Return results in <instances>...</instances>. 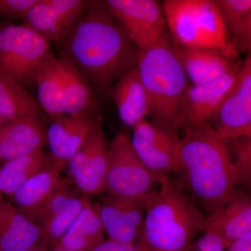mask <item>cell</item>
Returning <instances> with one entry per match:
<instances>
[{
	"label": "cell",
	"mask_w": 251,
	"mask_h": 251,
	"mask_svg": "<svg viewBox=\"0 0 251 251\" xmlns=\"http://www.w3.org/2000/svg\"><path fill=\"white\" fill-rule=\"evenodd\" d=\"M57 46L58 57L70 63L96 93L103 95H110L117 80L135 67L139 50L118 21L96 1Z\"/></svg>",
	"instance_id": "1"
},
{
	"label": "cell",
	"mask_w": 251,
	"mask_h": 251,
	"mask_svg": "<svg viewBox=\"0 0 251 251\" xmlns=\"http://www.w3.org/2000/svg\"><path fill=\"white\" fill-rule=\"evenodd\" d=\"M184 132L169 178L209 216L236 189L228 151L210 125Z\"/></svg>",
	"instance_id": "2"
},
{
	"label": "cell",
	"mask_w": 251,
	"mask_h": 251,
	"mask_svg": "<svg viewBox=\"0 0 251 251\" xmlns=\"http://www.w3.org/2000/svg\"><path fill=\"white\" fill-rule=\"evenodd\" d=\"M158 186L145 202L140 242L152 251H186L203 232L205 215L169 177Z\"/></svg>",
	"instance_id": "3"
},
{
	"label": "cell",
	"mask_w": 251,
	"mask_h": 251,
	"mask_svg": "<svg viewBox=\"0 0 251 251\" xmlns=\"http://www.w3.org/2000/svg\"><path fill=\"white\" fill-rule=\"evenodd\" d=\"M135 67L150 99V120L178 131L181 103L190 82L169 33L154 45L139 50Z\"/></svg>",
	"instance_id": "4"
},
{
	"label": "cell",
	"mask_w": 251,
	"mask_h": 251,
	"mask_svg": "<svg viewBox=\"0 0 251 251\" xmlns=\"http://www.w3.org/2000/svg\"><path fill=\"white\" fill-rule=\"evenodd\" d=\"M161 4L175 46L216 50L237 58V50L214 0H165Z\"/></svg>",
	"instance_id": "5"
},
{
	"label": "cell",
	"mask_w": 251,
	"mask_h": 251,
	"mask_svg": "<svg viewBox=\"0 0 251 251\" xmlns=\"http://www.w3.org/2000/svg\"><path fill=\"white\" fill-rule=\"evenodd\" d=\"M52 54L50 43L25 25H0V72L25 90Z\"/></svg>",
	"instance_id": "6"
},
{
	"label": "cell",
	"mask_w": 251,
	"mask_h": 251,
	"mask_svg": "<svg viewBox=\"0 0 251 251\" xmlns=\"http://www.w3.org/2000/svg\"><path fill=\"white\" fill-rule=\"evenodd\" d=\"M158 183L135 154L129 135L117 133L109 143L105 191L113 197L145 204Z\"/></svg>",
	"instance_id": "7"
},
{
	"label": "cell",
	"mask_w": 251,
	"mask_h": 251,
	"mask_svg": "<svg viewBox=\"0 0 251 251\" xmlns=\"http://www.w3.org/2000/svg\"><path fill=\"white\" fill-rule=\"evenodd\" d=\"M100 4L139 50L154 45L168 32L161 3L156 0H105Z\"/></svg>",
	"instance_id": "8"
},
{
	"label": "cell",
	"mask_w": 251,
	"mask_h": 251,
	"mask_svg": "<svg viewBox=\"0 0 251 251\" xmlns=\"http://www.w3.org/2000/svg\"><path fill=\"white\" fill-rule=\"evenodd\" d=\"M132 129L130 143L142 163L158 181L169 177L181 139L178 131L148 119Z\"/></svg>",
	"instance_id": "9"
},
{
	"label": "cell",
	"mask_w": 251,
	"mask_h": 251,
	"mask_svg": "<svg viewBox=\"0 0 251 251\" xmlns=\"http://www.w3.org/2000/svg\"><path fill=\"white\" fill-rule=\"evenodd\" d=\"M223 140L251 137V58L248 56L237 80L209 124Z\"/></svg>",
	"instance_id": "10"
},
{
	"label": "cell",
	"mask_w": 251,
	"mask_h": 251,
	"mask_svg": "<svg viewBox=\"0 0 251 251\" xmlns=\"http://www.w3.org/2000/svg\"><path fill=\"white\" fill-rule=\"evenodd\" d=\"M108 145L100 122L68 161L65 168L69 177L84 194L96 196L105 191Z\"/></svg>",
	"instance_id": "11"
},
{
	"label": "cell",
	"mask_w": 251,
	"mask_h": 251,
	"mask_svg": "<svg viewBox=\"0 0 251 251\" xmlns=\"http://www.w3.org/2000/svg\"><path fill=\"white\" fill-rule=\"evenodd\" d=\"M92 1L37 0L23 19V25L58 46L78 24Z\"/></svg>",
	"instance_id": "12"
},
{
	"label": "cell",
	"mask_w": 251,
	"mask_h": 251,
	"mask_svg": "<svg viewBox=\"0 0 251 251\" xmlns=\"http://www.w3.org/2000/svg\"><path fill=\"white\" fill-rule=\"evenodd\" d=\"M50 120L46 126V143L54 167L62 171L100 123V117L98 114H72Z\"/></svg>",
	"instance_id": "13"
},
{
	"label": "cell",
	"mask_w": 251,
	"mask_h": 251,
	"mask_svg": "<svg viewBox=\"0 0 251 251\" xmlns=\"http://www.w3.org/2000/svg\"><path fill=\"white\" fill-rule=\"evenodd\" d=\"M238 72L202 85L189 84L181 106V128L184 131L209 125L237 80Z\"/></svg>",
	"instance_id": "14"
},
{
	"label": "cell",
	"mask_w": 251,
	"mask_h": 251,
	"mask_svg": "<svg viewBox=\"0 0 251 251\" xmlns=\"http://www.w3.org/2000/svg\"><path fill=\"white\" fill-rule=\"evenodd\" d=\"M97 206L109 240L124 245H135L140 242L145 219V203L108 195L102 204Z\"/></svg>",
	"instance_id": "15"
},
{
	"label": "cell",
	"mask_w": 251,
	"mask_h": 251,
	"mask_svg": "<svg viewBox=\"0 0 251 251\" xmlns=\"http://www.w3.org/2000/svg\"><path fill=\"white\" fill-rule=\"evenodd\" d=\"M203 233L218 238L226 249L251 233L250 194L236 188L224 205L205 216Z\"/></svg>",
	"instance_id": "16"
},
{
	"label": "cell",
	"mask_w": 251,
	"mask_h": 251,
	"mask_svg": "<svg viewBox=\"0 0 251 251\" xmlns=\"http://www.w3.org/2000/svg\"><path fill=\"white\" fill-rule=\"evenodd\" d=\"M175 50L191 85H202L239 72L242 62L229 54L209 49L175 46Z\"/></svg>",
	"instance_id": "17"
},
{
	"label": "cell",
	"mask_w": 251,
	"mask_h": 251,
	"mask_svg": "<svg viewBox=\"0 0 251 251\" xmlns=\"http://www.w3.org/2000/svg\"><path fill=\"white\" fill-rule=\"evenodd\" d=\"M46 143V126L39 118L4 122L0 127V162L41 151Z\"/></svg>",
	"instance_id": "18"
},
{
	"label": "cell",
	"mask_w": 251,
	"mask_h": 251,
	"mask_svg": "<svg viewBox=\"0 0 251 251\" xmlns=\"http://www.w3.org/2000/svg\"><path fill=\"white\" fill-rule=\"evenodd\" d=\"M117 113L124 125L133 128L150 116L148 94L136 67L130 69L115 82L110 93Z\"/></svg>",
	"instance_id": "19"
},
{
	"label": "cell",
	"mask_w": 251,
	"mask_h": 251,
	"mask_svg": "<svg viewBox=\"0 0 251 251\" xmlns=\"http://www.w3.org/2000/svg\"><path fill=\"white\" fill-rule=\"evenodd\" d=\"M42 240L39 226L14 204L0 201V248L2 251H29Z\"/></svg>",
	"instance_id": "20"
},
{
	"label": "cell",
	"mask_w": 251,
	"mask_h": 251,
	"mask_svg": "<svg viewBox=\"0 0 251 251\" xmlns=\"http://www.w3.org/2000/svg\"><path fill=\"white\" fill-rule=\"evenodd\" d=\"M105 234L97 206L92 205L88 201L54 248L64 251H90L105 240Z\"/></svg>",
	"instance_id": "21"
},
{
	"label": "cell",
	"mask_w": 251,
	"mask_h": 251,
	"mask_svg": "<svg viewBox=\"0 0 251 251\" xmlns=\"http://www.w3.org/2000/svg\"><path fill=\"white\" fill-rule=\"evenodd\" d=\"M38 103L42 111L54 118L64 115L62 60L52 54L39 69L36 77Z\"/></svg>",
	"instance_id": "22"
},
{
	"label": "cell",
	"mask_w": 251,
	"mask_h": 251,
	"mask_svg": "<svg viewBox=\"0 0 251 251\" xmlns=\"http://www.w3.org/2000/svg\"><path fill=\"white\" fill-rule=\"evenodd\" d=\"M54 167L50 154L44 150L4 162L0 166V194L12 196L31 177Z\"/></svg>",
	"instance_id": "23"
},
{
	"label": "cell",
	"mask_w": 251,
	"mask_h": 251,
	"mask_svg": "<svg viewBox=\"0 0 251 251\" xmlns=\"http://www.w3.org/2000/svg\"><path fill=\"white\" fill-rule=\"evenodd\" d=\"M60 58L64 80V115H99L100 103L95 91L70 63L62 57Z\"/></svg>",
	"instance_id": "24"
},
{
	"label": "cell",
	"mask_w": 251,
	"mask_h": 251,
	"mask_svg": "<svg viewBox=\"0 0 251 251\" xmlns=\"http://www.w3.org/2000/svg\"><path fill=\"white\" fill-rule=\"evenodd\" d=\"M60 172L54 167L28 180L11 196L15 206L30 219L34 213L64 184Z\"/></svg>",
	"instance_id": "25"
},
{
	"label": "cell",
	"mask_w": 251,
	"mask_h": 251,
	"mask_svg": "<svg viewBox=\"0 0 251 251\" xmlns=\"http://www.w3.org/2000/svg\"><path fill=\"white\" fill-rule=\"evenodd\" d=\"M217 6L229 40L238 53L250 55L251 50V0H214Z\"/></svg>",
	"instance_id": "26"
},
{
	"label": "cell",
	"mask_w": 251,
	"mask_h": 251,
	"mask_svg": "<svg viewBox=\"0 0 251 251\" xmlns=\"http://www.w3.org/2000/svg\"><path fill=\"white\" fill-rule=\"evenodd\" d=\"M42 110L27 90L0 72V117L5 122L39 118Z\"/></svg>",
	"instance_id": "27"
},
{
	"label": "cell",
	"mask_w": 251,
	"mask_h": 251,
	"mask_svg": "<svg viewBox=\"0 0 251 251\" xmlns=\"http://www.w3.org/2000/svg\"><path fill=\"white\" fill-rule=\"evenodd\" d=\"M87 202L85 198L75 195L69 198L57 214L39 226L43 240L55 247L80 215Z\"/></svg>",
	"instance_id": "28"
},
{
	"label": "cell",
	"mask_w": 251,
	"mask_h": 251,
	"mask_svg": "<svg viewBox=\"0 0 251 251\" xmlns=\"http://www.w3.org/2000/svg\"><path fill=\"white\" fill-rule=\"evenodd\" d=\"M224 140L233 170L235 188L247 191L251 184V137Z\"/></svg>",
	"instance_id": "29"
},
{
	"label": "cell",
	"mask_w": 251,
	"mask_h": 251,
	"mask_svg": "<svg viewBox=\"0 0 251 251\" xmlns=\"http://www.w3.org/2000/svg\"><path fill=\"white\" fill-rule=\"evenodd\" d=\"M73 196L74 193L64 183L34 213L30 219L34 222L36 221L35 224L37 221L39 226H41L57 214Z\"/></svg>",
	"instance_id": "30"
},
{
	"label": "cell",
	"mask_w": 251,
	"mask_h": 251,
	"mask_svg": "<svg viewBox=\"0 0 251 251\" xmlns=\"http://www.w3.org/2000/svg\"><path fill=\"white\" fill-rule=\"evenodd\" d=\"M37 0H0V18L24 19Z\"/></svg>",
	"instance_id": "31"
},
{
	"label": "cell",
	"mask_w": 251,
	"mask_h": 251,
	"mask_svg": "<svg viewBox=\"0 0 251 251\" xmlns=\"http://www.w3.org/2000/svg\"><path fill=\"white\" fill-rule=\"evenodd\" d=\"M186 251H227L218 238L204 233L202 237L193 242Z\"/></svg>",
	"instance_id": "32"
},
{
	"label": "cell",
	"mask_w": 251,
	"mask_h": 251,
	"mask_svg": "<svg viewBox=\"0 0 251 251\" xmlns=\"http://www.w3.org/2000/svg\"><path fill=\"white\" fill-rule=\"evenodd\" d=\"M90 251H138V249L136 244L124 245L108 239L96 246Z\"/></svg>",
	"instance_id": "33"
},
{
	"label": "cell",
	"mask_w": 251,
	"mask_h": 251,
	"mask_svg": "<svg viewBox=\"0 0 251 251\" xmlns=\"http://www.w3.org/2000/svg\"><path fill=\"white\" fill-rule=\"evenodd\" d=\"M227 251H251V233L231 244L226 249Z\"/></svg>",
	"instance_id": "34"
},
{
	"label": "cell",
	"mask_w": 251,
	"mask_h": 251,
	"mask_svg": "<svg viewBox=\"0 0 251 251\" xmlns=\"http://www.w3.org/2000/svg\"><path fill=\"white\" fill-rule=\"evenodd\" d=\"M137 247H138V251H152L150 250L149 248L147 247L146 246L144 245L143 243L140 242L136 244Z\"/></svg>",
	"instance_id": "35"
},
{
	"label": "cell",
	"mask_w": 251,
	"mask_h": 251,
	"mask_svg": "<svg viewBox=\"0 0 251 251\" xmlns=\"http://www.w3.org/2000/svg\"><path fill=\"white\" fill-rule=\"evenodd\" d=\"M29 251H43L42 249H41L40 248L36 247L34 248V249H31V250Z\"/></svg>",
	"instance_id": "36"
},
{
	"label": "cell",
	"mask_w": 251,
	"mask_h": 251,
	"mask_svg": "<svg viewBox=\"0 0 251 251\" xmlns=\"http://www.w3.org/2000/svg\"><path fill=\"white\" fill-rule=\"evenodd\" d=\"M50 251H64L61 250V249H57V248H54L53 249H52V250Z\"/></svg>",
	"instance_id": "37"
},
{
	"label": "cell",
	"mask_w": 251,
	"mask_h": 251,
	"mask_svg": "<svg viewBox=\"0 0 251 251\" xmlns=\"http://www.w3.org/2000/svg\"><path fill=\"white\" fill-rule=\"evenodd\" d=\"M4 120H2V119L1 118V117H0V127L1 126V125H3V124L4 123Z\"/></svg>",
	"instance_id": "38"
},
{
	"label": "cell",
	"mask_w": 251,
	"mask_h": 251,
	"mask_svg": "<svg viewBox=\"0 0 251 251\" xmlns=\"http://www.w3.org/2000/svg\"><path fill=\"white\" fill-rule=\"evenodd\" d=\"M1 196H2V195L0 194V201H1V200H2L1 199Z\"/></svg>",
	"instance_id": "39"
},
{
	"label": "cell",
	"mask_w": 251,
	"mask_h": 251,
	"mask_svg": "<svg viewBox=\"0 0 251 251\" xmlns=\"http://www.w3.org/2000/svg\"><path fill=\"white\" fill-rule=\"evenodd\" d=\"M0 251H1V248H0Z\"/></svg>",
	"instance_id": "40"
}]
</instances>
